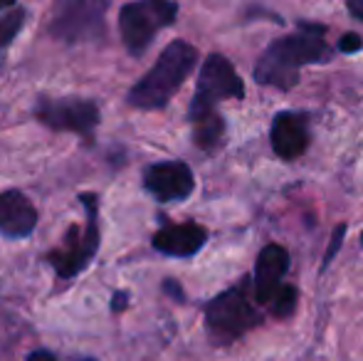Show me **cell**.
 <instances>
[{
  "mask_svg": "<svg viewBox=\"0 0 363 361\" xmlns=\"http://www.w3.org/2000/svg\"><path fill=\"white\" fill-rule=\"evenodd\" d=\"M326 28L316 23H299V30L269 43L255 65V82L262 87L289 91L299 82L306 65H321L334 57V50L324 40Z\"/></svg>",
  "mask_w": 363,
  "mask_h": 361,
  "instance_id": "cell-1",
  "label": "cell"
},
{
  "mask_svg": "<svg viewBox=\"0 0 363 361\" xmlns=\"http://www.w3.org/2000/svg\"><path fill=\"white\" fill-rule=\"evenodd\" d=\"M198 65V50L186 40H173L161 55L156 65L129 89L126 101L134 109L158 111L168 106V101L176 96L181 84L191 77L193 67Z\"/></svg>",
  "mask_w": 363,
  "mask_h": 361,
  "instance_id": "cell-2",
  "label": "cell"
},
{
  "mask_svg": "<svg viewBox=\"0 0 363 361\" xmlns=\"http://www.w3.org/2000/svg\"><path fill=\"white\" fill-rule=\"evenodd\" d=\"M252 279L245 277L206 304V332L216 347H230L262 324V312L250 299Z\"/></svg>",
  "mask_w": 363,
  "mask_h": 361,
  "instance_id": "cell-3",
  "label": "cell"
},
{
  "mask_svg": "<svg viewBox=\"0 0 363 361\" xmlns=\"http://www.w3.org/2000/svg\"><path fill=\"white\" fill-rule=\"evenodd\" d=\"M176 0H134L119 10V33L129 55L141 57L158 33L176 23Z\"/></svg>",
  "mask_w": 363,
  "mask_h": 361,
  "instance_id": "cell-4",
  "label": "cell"
},
{
  "mask_svg": "<svg viewBox=\"0 0 363 361\" xmlns=\"http://www.w3.org/2000/svg\"><path fill=\"white\" fill-rule=\"evenodd\" d=\"M82 206H84L86 223L84 228H69V233L65 235L62 248L52 250L48 255L50 265L55 267L57 277L72 279L77 277L91 260H94L96 250H99V198L96 193H82L79 196Z\"/></svg>",
  "mask_w": 363,
  "mask_h": 361,
  "instance_id": "cell-5",
  "label": "cell"
},
{
  "mask_svg": "<svg viewBox=\"0 0 363 361\" xmlns=\"http://www.w3.org/2000/svg\"><path fill=\"white\" fill-rule=\"evenodd\" d=\"M225 99H245V82L225 55L213 52L206 57L198 74L196 94L188 106V121L218 111V104Z\"/></svg>",
  "mask_w": 363,
  "mask_h": 361,
  "instance_id": "cell-6",
  "label": "cell"
},
{
  "mask_svg": "<svg viewBox=\"0 0 363 361\" xmlns=\"http://www.w3.org/2000/svg\"><path fill=\"white\" fill-rule=\"evenodd\" d=\"M109 0H55L52 35L62 43H91L104 35Z\"/></svg>",
  "mask_w": 363,
  "mask_h": 361,
  "instance_id": "cell-7",
  "label": "cell"
},
{
  "mask_svg": "<svg viewBox=\"0 0 363 361\" xmlns=\"http://www.w3.org/2000/svg\"><path fill=\"white\" fill-rule=\"evenodd\" d=\"M35 116L52 131H67L89 141L99 126V106L91 99L82 96H60L50 99L43 96L35 106Z\"/></svg>",
  "mask_w": 363,
  "mask_h": 361,
  "instance_id": "cell-8",
  "label": "cell"
},
{
  "mask_svg": "<svg viewBox=\"0 0 363 361\" xmlns=\"http://www.w3.org/2000/svg\"><path fill=\"white\" fill-rule=\"evenodd\" d=\"M144 188L158 203H178L196 191V176L186 161H158L146 166Z\"/></svg>",
  "mask_w": 363,
  "mask_h": 361,
  "instance_id": "cell-9",
  "label": "cell"
},
{
  "mask_svg": "<svg viewBox=\"0 0 363 361\" xmlns=\"http://www.w3.org/2000/svg\"><path fill=\"white\" fill-rule=\"evenodd\" d=\"M311 141V116L306 111H279L269 126V144L282 161H296Z\"/></svg>",
  "mask_w": 363,
  "mask_h": 361,
  "instance_id": "cell-10",
  "label": "cell"
},
{
  "mask_svg": "<svg viewBox=\"0 0 363 361\" xmlns=\"http://www.w3.org/2000/svg\"><path fill=\"white\" fill-rule=\"evenodd\" d=\"M289 272V252L284 245L269 243L257 252L252 274V294L259 304H269L277 289L282 287L284 274Z\"/></svg>",
  "mask_w": 363,
  "mask_h": 361,
  "instance_id": "cell-11",
  "label": "cell"
},
{
  "mask_svg": "<svg viewBox=\"0 0 363 361\" xmlns=\"http://www.w3.org/2000/svg\"><path fill=\"white\" fill-rule=\"evenodd\" d=\"M208 243V231L198 223H171L153 233L151 245L166 257H193Z\"/></svg>",
  "mask_w": 363,
  "mask_h": 361,
  "instance_id": "cell-12",
  "label": "cell"
},
{
  "mask_svg": "<svg viewBox=\"0 0 363 361\" xmlns=\"http://www.w3.org/2000/svg\"><path fill=\"white\" fill-rule=\"evenodd\" d=\"M35 226H38V208L25 193H0V235L8 240H23L33 235Z\"/></svg>",
  "mask_w": 363,
  "mask_h": 361,
  "instance_id": "cell-13",
  "label": "cell"
},
{
  "mask_svg": "<svg viewBox=\"0 0 363 361\" xmlns=\"http://www.w3.org/2000/svg\"><path fill=\"white\" fill-rule=\"evenodd\" d=\"M193 124V141L201 151L206 154H216L220 146L225 144V134H228V124L218 111L201 116V119L191 121Z\"/></svg>",
  "mask_w": 363,
  "mask_h": 361,
  "instance_id": "cell-14",
  "label": "cell"
},
{
  "mask_svg": "<svg viewBox=\"0 0 363 361\" xmlns=\"http://www.w3.org/2000/svg\"><path fill=\"white\" fill-rule=\"evenodd\" d=\"M296 302H299V289L291 287V284H282L269 302V307H272V314L277 319H289L296 312Z\"/></svg>",
  "mask_w": 363,
  "mask_h": 361,
  "instance_id": "cell-15",
  "label": "cell"
},
{
  "mask_svg": "<svg viewBox=\"0 0 363 361\" xmlns=\"http://www.w3.org/2000/svg\"><path fill=\"white\" fill-rule=\"evenodd\" d=\"M25 23V10L18 8L13 10V13H8L5 18H0V48H5V45H10L15 40V35L20 33V28H23Z\"/></svg>",
  "mask_w": 363,
  "mask_h": 361,
  "instance_id": "cell-16",
  "label": "cell"
},
{
  "mask_svg": "<svg viewBox=\"0 0 363 361\" xmlns=\"http://www.w3.org/2000/svg\"><path fill=\"white\" fill-rule=\"evenodd\" d=\"M346 231H349V226H346V223H339V226L334 228V233H331V240H329V248H326V252H324V260H321V272H326V267L331 265V260L336 257V252L341 250V245H344V238H346Z\"/></svg>",
  "mask_w": 363,
  "mask_h": 361,
  "instance_id": "cell-17",
  "label": "cell"
},
{
  "mask_svg": "<svg viewBox=\"0 0 363 361\" xmlns=\"http://www.w3.org/2000/svg\"><path fill=\"white\" fill-rule=\"evenodd\" d=\"M339 50L344 55H354V52H359V50H363V40L356 33H346L344 38L339 40Z\"/></svg>",
  "mask_w": 363,
  "mask_h": 361,
  "instance_id": "cell-18",
  "label": "cell"
},
{
  "mask_svg": "<svg viewBox=\"0 0 363 361\" xmlns=\"http://www.w3.org/2000/svg\"><path fill=\"white\" fill-rule=\"evenodd\" d=\"M163 292H166L168 297L176 299V302H183V299H186V294H183L181 284H178L176 279H163Z\"/></svg>",
  "mask_w": 363,
  "mask_h": 361,
  "instance_id": "cell-19",
  "label": "cell"
},
{
  "mask_svg": "<svg viewBox=\"0 0 363 361\" xmlns=\"http://www.w3.org/2000/svg\"><path fill=\"white\" fill-rule=\"evenodd\" d=\"M126 302H129V294H126V292H116L114 297H111V312H124Z\"/></svg>",
  "mask_w": 363,
  "mask_h": 361,
  "instance_id": "cell-20",
  "label": "cell"
},
{
  "mask_svg": "<svg viewBox=\"0 0 363 361\" xmlns=\"http://www.w3.org/2000/svg\"><path fill=\"white\" fill-rule=\"evenodd\" d=\"M346 5H349V13L356 20H363V0H346Z\"/></svg>",
  "mask_w": 363,
  "mask_h": 361,
  "instance_id": "cell-21",
  "label": "cell"
},
{
  "mask_svg": "<svg viewBox=\"0 0 363 361\" xmlns=\"http://www.w3.org/2000/svg\"><path fill=\"white\" fill-rule=\"evenodd\" d=\"M25 361H57L55 359V354H50V352H45V349H40V352H33Z\"/></svg>",
  "mask_w": 363,
  "mask_h": 361,
  "instance_id": "cell-22",
  "label": "cell"
},
{
  "mask_svg": "<svg viewBox=\"0 0 363 361\" xmlns=\"http://www.w3.org/2000/svg\"><path fill=\"white\" fill-rule=\"evenodd\" d=\"M10 5H15V0H0V10H3V8H10Z\"/></svg>",
  "mask_w": 363,
  "mask_h": 361,
  "instance_id": "cell-23",
  "label": "cell"
},
{
  "mask_svg": "<svg viewBox=\"0 0 363 361\" xmlns=\"http://www.w3.org/2000/svg\"><path fill=\"white\" fill-rule=\"evenodd\" d=\"M361 248H363V233H361Z\"/></svg>",
  "mask_w": 363,
  "mask_h": 361,
  "instance_id": "cell-24",
  "label": "cell"
},
{
  "mask_svg": "<svg viewBox=\"0 0 363 361\" xmlns=\"http://www.w3.org/2000/svg\"><path fill=\"white\" fill-rule=\"evenodd\" d=\"M84 361H96V359H84Z\"/></svg>",
  "mask_w": 363,
  "mask_h": 361,
  "instance_id": "cell-25",
  "label": "cell"
}]
</instances>
